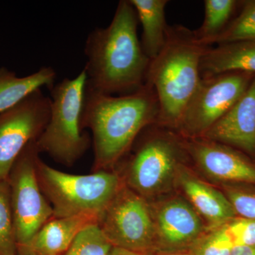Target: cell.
Masks as SVG:
<instances>
[{
    "label": "cell",
    "mask_w": 255,
    "mask_h": 255,
    "mask_svg": "<svg viewBox=\"0 0 255 255\" xmlns=\"http://www.w3.org/2000/svg\"><path fill=\"white\" fill-rule=\"evenodd\" d=\"M57 78L56 71L50 66H43L35 73L18 77L15 72L0 68V114L24 100L43 87L52 88Z\"/></svg>",
    "instance_id": "17"
},
{
    "label": "cell",
    "mask_w": 255,
    "mask_h": 255,
    "mask_svg": "<svg viewBox=\"0 0 255 255\" xmlns=\"http://www.w3.org/2000/svg\"><path fill=\"white\" fill-rule=\"evenodd\" d=\"M178 172L179 184L191 205L211 226L220 227L237 217L224 193L189 174L182 166Z\"/></svg>",
    "instance_id": "14"
},
{
    "label": "cell",
    "mask_w": 255,
    "mask_h": 255,
    "mask_svg": "<svg viewBox=\"0 0 255 255\" xmlns=\"http://www.w3.org/2000/svg\"><path fill=\"white\" fill-rule=\"evenodd\" d=\"M98 225L114 248L140 255L156 251L152 208L125 184L100 215Z\"/></svg>",
    "instance_id": "7"
},
{
    "label": "cell",
    "mask_w": 255,
    "mask_h": 255,
    "mask_svg": "<svg viewBox=\"0 0 255 255\" xmlns=\"http://www.w3.org/2000/svg\"><path fill=\"white\" fill-rule=\"evenodd\" d=\"M50 102V97L38 90L0 114V180L7 179L18 156L44 130Z\"/></svg>",
    "instance_id": "9"
},
{
    "label": "cell",
    "mask_w": 255,
    "mask_h": 255,
    "mask_svg": "<svg viewBox=\"0 0 255 255\" xmlns=\"http://www.w3.org/2000/svg\"><path fill=\"white\" fill-rule=\"evenodd\" d=\"M246 41H255V0L246 1L237 17L230 21L209 46Z\"/></svg>",
    "instance_id": "20"
},
{
    "label": "cell",
    "mask_w": 255,
    "mask_h": 255,
    "mask_svg": "<svg viewBox=\"0 0 255 255\" xmlns=\"http://www.w3.org/2000/svg\"><path fill=\"white\" fill-rule=\"evenodd\" d=\"M86 83L83 69L75 78L63 79L50 89L49 120L36 140L39 152L64 165H73L90 147V135L82 127Z\"/></svg>",
    "instance_id": "4"
},
{
    "label": "cell",
    "mask_w": 255,
    "mask_h": 255,
    "mask_svg": "<svg viewBox=\"0 0 255 255\" xmlns=\"http://www.w3.org/2000/svg\"><path fill=\"white\" fill-rule=\"evenodd\" d=\"M36 172L40 187L53 210V218L79 215L98 216L124 183L118 174L100 170L78 175L50 167L39 157Z\"/></svg>",
    "instance_id": "5"
},
{
    "label": "cell",
    "mask_w": 255,
    "mask_h": 255,
    "mask_svg": "<svg viewBox=\"0 0 255 255\" xmlns=\"http://www.w3.org/2000/svg\"><path fill=\"white\" fill-rule=\"evenodd\" d=\"M254 74L226 73L201 78L177 127L186 136L201 138L239 100Z\"/></svg>",
    "instance_id": "8"
},
{
    "label": "cell",
    "mask_w": 255,
    "mask_h": 255,
    "mask_svg": "<svg viewBox=\"0 0 255 255\" xmlns=\"http://www.w3.org/2000/svg\"><path fill=\"white\" fill-rule=\"evenodd\" d=\"M224 194L238 217L255 220V185L231 183L224 186Z\"/></svg>",
    "instance_id": "23"
},
{
    "label": "cell",
    "mask_w": 255,
    "mask_h": 255,
    "mask_svg": "<svg viewBox=\"0 0 255 255\" xmlns=\"http://www.w3.org/2000/svg\"><path fill=\"white\" fill-rule=\"evenodd\" d=\"M144 255H194L191 249L175 251H155Z\"/></svg>",
    "instance_id": "27"
},
{
    "label": "cell",
    "mask_w": 255,
    "mask_h": 255,
    "mask_svg": "<svg viewBox=\"0 0 255 255\" xmlns=\"http://www.w3.org/2000/svg\"><path fill=\"white\" fill-rule=\"evenodd\" d=\"M17 255V242L8 179L0 180V255Z\"/></svg>",
    "instance_id": "21"
},
{
    "label": "cell",
    "mask_w": 255,
    "mask_h": 255,
    "mask_svg": "<svg viewBox=\"0 0 255 255\" xmlns=\"http://www.w3.org/2000/svg\"><path fill=\"white\" fill-rule=\"evenodd\" d=\"M159 104L152 87L145 83L128 95H105L85 89L82 128L92 134L94 172L107 170L119 162L144 130L157 123Z\"/></svg>",
    "instance_id": "2"
},
{
    "label": "cell",
    "mask_w": 255,
    "mask_h": 255,
    "mask_svg": "<svg viewBox=\"0 0 255 255\" xmlns=\"http://www.w3.org/2000/svg\"><path fill=\"white\" fill-rule=\"evenodd\" d=\"M99 219L92 215L53 218L43 225L19 255H63L79 233L89 225L98 223Z\"/></svg>",
    "instance_id": "15"
},
{
    "label": "cell",
    "mask_w": 255,
    "mask_h": 255,
    "mask_svg": "<svg viewBox=\"0 0 255 255\" xmlns=\"http://www.w3.org/2000/svg\"><path fill=\"white\" fill-rule=\"evenodd\" d=\"M110 255H144L132 253V252L126 251L121 248H114Z\"/></svg>",
    "instance_id": "28"
},
{
    "label": "cell",
    "mask_w": 255,
    "mask_h": 255,
    "mask_svg": "<svg viewBox=\"0 0 255 255\" xmlns=\"http://www.w3.org/2000/svg\"><path fill=\"white\" fill-rule=\"evenodd\" d=\"M225 225L204 235L190 248L194 255H231L234 248Z\"/></svg>",
    "instance_id": "24"
},
{
    "label": "cell",
    "mask_w": 255,
    "mask_h": 255,
    "mask_svg": "<svg viewBox=\"0 0 255 255\" xmlns=\"http://www.w3.org/2000/svg\"><path fill=\"white\" fill-rule=\"evenodd\" d=\"M138 19L130 0H121L110 24L92 30L85 42L86 90L124 95L145 83L150 60L137 36Z\"/></svg>",
    "instance_id": "1"
},
{
    "label": "cell",
    "mask_w": 255,
    "mask_h": 255,
    "mask_svg": "<svg viewBox=\"0 0 255 255\" xmlns=\"http://www.w3.org/2000/svg\"><path fill=\"white\" fill-rule=\"evenodd\" d=\"M36 140L22 151L8 176L17 254L27 248L43 225L53 218V210L42 192L36 172L39 157Z\"/></svg>",
    "instance_id": "6"
},
{
    "label": "cell",
    "mask_w": 255,
    "mask_h": 255,
    "mask_svg": "<svg viewBox=\"0 0 255 255\" xmlns=\"http://www.w3.org/2000/svg\"><path fill=\"white\" fill-rule=\"evenodd\" d=\"M203 138L255 157V76L239 100Z\"/></svg>",
    "instance_id": "13"
},
{
    "label": "cell",
    "mask_w": 255,
    "mask_h": 255,
    "mask_svg": "<svg viewBox=\"0 0 255 255\" xmlns=\"http://www.w3.org/2000/svg\"><path fill=\"white\" fill-rule=\"evenodd\" d=\"M181 150L173 137H147L139 143L128 162L124 184L145 199L158 194L177 173Z\"/></svg>",
    "instance_id": "10"
},
{
    "label": "cell",
    "mask_w": 255,
    "mask_h": 255,
    "mask_svg": "<svg viewBox=\"0 0 255 255\" xmlns=\"http://www.w3.org/2000/svg\"><path fill=\"white\" fill-rule=\"evenodd\" d=\"M236 4L235 0H206L204 21L199 29L194 31L199 41L209 46V42L229 24Z\"/></svg>",
    "instance_id": "19"
},
{
    "label": "cell",
    "mask_w": 255,
    "mask_h": 255,
    "mask_svg": "<svg viewBox=\"0 0 255 255\" xmlns=\"http://www.w3.org/2000/svg\"><path fill=\"white\" fill-rule=\"evenodd\" d=\"M113 248L96 223L84 228L63 255H110Z\"/></svg>",
    "instance_id": "22"
},
{
    "label": "cell",
    "mask_w": 255,
    "mask_h": 255,
    "mask_svg": "<svg viewBox=\"0 0 255 255\" xmlns=\"http://www.w3.org/2000/svg\"><path fill=\"white\" fill-rule=\"evenodd\" d=\"M209 47L199 41L194 31L182 26H169L165 43L150 60L145 80L158 100L157 124L177 128L200 84L201 60Z\"/></svg>",
    "instance_id": "3"
},
{
    "label": "cell",
    "mask_w": 255,
    "mask_h": 255,
    "mask_svg": "<svg viewBox=\"0 0 255 255\" xmlns=\"http://www.w3.org/2000/svg\"><path fill=\"white\" fill-rule=\"evenodd\" d=\"M231 255H255V246H235Z\"/></svg>",
    "instance_id": "26"
},
{
    "label": "cell",
    "mask_w": 255,
    "mask_h": 255,
    "mask_svg": "<svg viewBox=\"0 0 255 255\" xmlns=\"http://www.w3.org/2000/svg\"><path fill=\"white\" fill-rule=\"evenodd\" d=\"M233 72L255 75V41L217 45L206 50L201 60V78Z\"/></svg>",
    "instance_id": "16"
},
{
    "label": "cell",
    "mask_w": 255,
    "mask_h": 255,
    "mask_svg": "<svg viewBox=\"0 0 255 255\" xmlns=\"http://www.w3.org/2000/svg\"><path fill=\"white\" fill-rule=\"evenodd\" d=\"M225 227L234 246H255V220L237 216Z\"/></svg>",
    "instance_id": "25"
},
{
    "label": "cell",
    "mask_w": 255,
    "mask_h": 255,
    "mask_svg": "<svg viewBox=\"0 0 255 255\" xmlns=\"http://www.w3.org/2000/svg\"><path fill=\"white\" fill-rule=\"evenodd\" d=\"M187 150L206 174L226 184L255 185V163L230 146L207 140L192 139Z\"/></svg>",
    "instance_id": "12"
},
{
    "label": "cell",
    "mask_w": 255,
    "mask_h": 255,
    "mask_svg": "<svg viewBox=\"0 0 255 255\" xmlns=\"http://www.w3.org/2000/svg\"><path fill=\"white\" fill-rule=\"evenodd\" d=\"M142 28L140 41L143 51L154 59L163 48L169 26L166 23L167 0H130Z\"/></svg>",
    "instance_id": "18"
},
{
    "label": "cell",
    "mask_w": 255,
    "mask_h": 255,
    "mask_svg": "<svg viewBox=\"0 0 255 255\" xmlns=\"http://www.w3.org/2000/svg\"><path fill=\"white\" fill-rule=\"evenodd\" d=\"M156 251L190 249L204 236L200 216L190 204L180 199L166 201L155 212Z\"/></svg>",
    "instance_id": "11"
}]
</instances>
